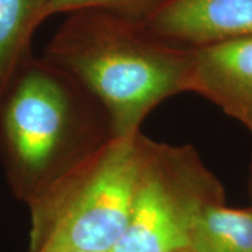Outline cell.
Masks as SVG:
<instances>
[{
	"label": "cell",
	"mask_w": 252,
	"mask_h": 252,
	"mask_svg": "<svg viewBox=\"0 0 252 252\" xmlns=\"http://www.w3.org/2000/svg\"><path fill=\"white\" fill-rule=\"evenodd\" d=\"M42 58L98 102L113 139L139 133L158 104L189 91L193 49L167 42L137 19L105 9L68 14Z\"/></svg>",
	"instance_id": "6da1fadb"
},
{
	"label": "cell",
	"mask_w": 252,
	"mask_h": 252,
	"mask_svg": "<svg viewBox=\"0 0 252 252\" xmlns=\"http://www.w3.org/2000/svg\"><path fill=\"white\" fill-rule=\"evenodd\" d=\"M108 117L68 72L32 58L0 99V152L18 190L33 200L103 146Z\"/></svg>",
	"instance_id": "7a4b0ae2"
},
{
	"label": "cell",
	"mask_w": 252,
	"mask_h": 252,
	"mask_svg": "<svg viewBox=\"0 0 252 252\" xmlns=\"http://www.w3.org/2000/svg\"><path fill=\"white\" fill-rule=\"evenodd\" d=\"M150 140L109 139L33 198L32 252H111L125 231Z\"/></svg>",
	"instance_id": "3957f363"
},
{
	"label": "cell",
	"mask_w": 252,
	"mask_h": 252,
	"mask_svg": "<svg viewBox=\"0 0 252 252\" xmlns=\"http://www.w3.org/2000/svg\"><path fill=\"white\" fill-rule=\"evenodd\" d=\"M166 176V149L151 143L125 231L111 252H180L190 248L197 202L182 201Z\"/></svg>",
	"instance_id": "277c9868"
},
{
	"label": "cell",
	"mask_w": 252,
	"mask_h": 252,
	"mask_svg": "<svg viewBox=\"0 0 252 252\" xmlns=\"http://www.w3.org/2000/svg\"><path fill=\"white\" fill-rule=\"evenodd\" d=\"M140 21L167 42L196 48L252 36V0H162Z\"/></svg>",
	"instance_id": "5b68a950"
},
{
	"label": "cell",
	"mask_w": 252,
	"mask_h": 252,
	"mask_svg": "<svg viewBox=\"0 0 252 252\" xmlns=\"http://www.w3.org/2000/svg\"><path fill=\"white\" fill-rule=\"evenodd\" d=\"M193 49L189 91H196L252 130V36Z\"/></svg>",
	"instance_id": "8992f818"
},
{
	"label": "cell",
	"mask_w": 252,
	"mask_h": 252,
	"mask_svg": "<svg viewBox=\"0 0 252 252\" xmlns=\"http://www.w3.org/2000/svg\"><path fill=\"white\" fill-rule=\"evenodd\" d=\"M48 0H0V99L33 58L32 39L47 19Z\"/></svg>",
	"instance_id": "52a82bcc"
},
{
	"label": "cell",
	"mask_w": 252,
	"mask_h": 252,
	"mask_svg": "<svg viewBox=\"0 0 252 252\" xmlns=\"http://www.w3.org/2000/svg\"><path fill=\"white\" fill-rule=\"evenodd\" d=\"M191 252H252V213L220 206H195Z\"/></svg>",
	"instance_id": "ba28073f"
},
{
	"label": "cell",
	"mask_w": 252,
	"mask_h": 252,
	"mask_svg": "<svg viewBox=\"0 0 252 252\" xmlns=\"http://www.w3.org/2000/svg\"><path fill=\"white\" fill-rule=\"evenodd\" d=\"M162 0H48L47 19L54 14L72 13L81 9H105L143 20Z\"/></svg>",
	"instance_id": "9c48e42d"
},
{
	"label": "cell",
	"mask_w": 252,
	"mask_h": 252,
	"mask_svg": "<svg viewBox=\"0 0 252 252\" xmlns=\"http://www.w3.org/2000/svg\"><path fill=\"white\" fill-rule=\"evenodd\" d=\"M40 252H81V251H68V250H46Z\"/></svg>",
	"instance_id": "30bf717a"
},
{
	"label": "cell",
	"mask_w": 252,
	"mask_h": 252,
	"mask_svg": "<svg viewBox=\"0 0 252 252\" xmlns=\"http://www.w3.org/2000/svg\"><path fill=\"white\" fill-rule=\"evenodd\" d=\"M180 252H191L190 250H185V251H180Z\"/></svg>",
	"instance_id": "8fae6325"
}]
</instances>
